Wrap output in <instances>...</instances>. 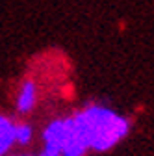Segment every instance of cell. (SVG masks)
I'll return each mask as SVG.
<instances>
[{"mask_svg": "<svg viewBox=\"0 0 154 156\" xmlns=\"http://www.w3.org/2000/svg\"><path fill=\"white\" fill-rule=\"evenodd\" d=\"M33 138V130L26 123H15V143L19 145H28Z\"/></svg>", "mask_w": 154, "mask_h": 156, "instance_id": "obj_4", "label": "cell"}, {"mask_svg": "<svg viewBox=\"0 0 154 156\" xmlns=\"http://www.w3.org/2000/svg\"><path fill=\"white\" fill-rule=\"evenodd\" d=\"M15 145V123L6 115H0V156H6Z\"/></svg>", "mask_w": 154, "mask_h": 156, "instance_id": "obj_3", "label": "cell"}, {"mask_svg": "<svg viewBox=\"0 0 154 156\" xmlns=\"http://www.w3.org/2000/svg\"><path fill=\"white\" fill-rule=\"evenodd\" d=\"M35 102H37V86L33 80H26L21 86V91L17 95V102H15L17 112L26 115L35 108Z\"/></svg>", "mask_w": 154, "mask_h": 156, "instance_id": "obj_2", "label": "cell"}, {"mask_svg": "<svg viewBox=\"0 0 154 156\" xmlns=\"http://www.w3.org/2000/svg\"><path fill=\"white\" fill-rule=\"evenodd\" d=\"M72 123L84 138L87 149L106 152L126 138L130 121L126 117L111 112L110 108L91 104L72 115Z\"/></svg>", "mask_w": 154, "mask_h": 156, "instance_id": "obj_1", "label": "cell"}]
</instances>
